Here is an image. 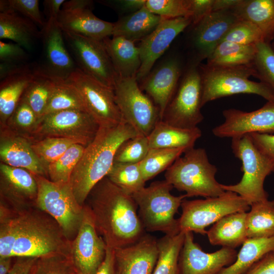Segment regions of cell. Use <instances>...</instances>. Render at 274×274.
<instances>
[{"label": "cell", "mask_w": 274, "mask_h": 274, "mask_svg": "<svg viewBox=\"0 0 274 274\" xmlns=\"http://www.w3.org/2000/svg\"><path fill=\"white\" fill-rule=\"evenodd\" d=\"M270 46H271L272 49L274 50V35H273V38L272 39L271 43L270 44Z\"/></svg>", "instance_id": "cell-61"}, {"label": "cell", "mask_w": 274, "mask_h": 274, "mask_svg": "<svg viewBox=\"0 0 274 274\" xmlns=\"http://www.w3.org/2000/svg\"><path fill=\"white\" fill-rule=\"evenodd\" d=\"M147 0H121L116 1H103V4L119 8L121 10L131 12H135L146 5Z\"/></svg>", "instance_id": "cell-56"}, {"label": "cell", "mask_w": 274, "mask_h": 274, "mask_svg": "<svg viewBox=\"0 0 274 274\" xmlns=\"http://www.w3.org/2000/svg\"><path fill=\"white\" fill-rule=\"evenodd\" d=\"M34 176L38 189L36 207L53 218L66 237L73 240L83 219L84 206L76 199L70 182L56 183L46 177Z\"/></svg>", "instance_id": "cell-8"}, {"label": "cell", "mask_w": 274, "mask_h": 274, "mask_svg": "<svg viewBox=\"0 0 274 274\" xmlns=\"http://www.w3.org/2000/svg\"><path fill=\"white\" fill-rule=\"evenodd\" d=\"M107 177L131 196L145 187L146 182L139 163L114 162Z\"/></svg>", "instance_id": "cell-38"}, {"label": "cell", "mask_w": 274, "mask_h": 274, "mask_svg": "<svg viewBox=\"0 0 274 274\" xmlns=\"http://www.w3.org/2000/svg\"><path fill=\"white\" fill-rule=\"evenodd\" d=\"M191 24L190 17L162 18L156 28L142 40L138 46L141 63L136 76L137 81H142L150 73L156 61L174 39Z\"/></svg>", "instance_id": "cell-19"}, {"label": "cell", "mask_w": 274, "mask_h": 274, "mask_svg": "<svg viewBox=\"0 0 274 274\" xmlns=\"http://www.w3.org/2000/svg\"><path fill=\"white\" fill-rule=\"evenodd\" d=\"M202 132L198 127L182 128L159 120L148 136L149 147L154 148H180L194 147Z\"/></svg>", "instance_id": "cell-29"}, {"label": "cell", "mask_w": 274, "mask_h": 274, "mask_svg": "<svg viewBox=\"0 0 274 274\" xmlns=\"http://www.w3.org/2000/svg\"><path fill=\"white\" fill-rule=\"evenodd\" d=\"M214 0H190L192 24L194 26L213 12Z\"/></svg>", "instance_id": "cell-52"}, {"label": "cell", "mask_w": 274, "mask_h": 274, "mask_svg": "<svg viewBox=\"0 0 274 274\" xmlns=\"http://www.w3.org/2000/svg\"><path fill=\"white\" fill-rule=\"evenodd\" d=\"M185 233L165 235L157 239L158 257L152 274H177Z\"/></svg>", "instance_id": "cell-37"}, {"label": "cell", "mask_w": 274, "mask_h": 274, "mask_svg": "<svg viewBox=\"0 0 274 274\" xmlns=\"http://www.w3.org/2000/svg\"><path fill=\"white\" fill-rule=\"evenodd\" d=\"M180 74L179 62L171 59L151 71L142 80L140 87L143 91H145L158 108L161 120L177 90Z\"/></svg>", "instance_id": "cell-23"}, {"label": "cell", "mask_w": 274, "mask_h": 274, "mask_svg": "<svg viewBox=\"0 0 274 274\" xmlns=\"http://www.w3.org/2000/svg\"><path fill=\"white\" fill-rule=\"evenodd\" d=\"M257 52L253 65L254 77L267 86L274 94V50L265 41L256 44Z\"/></svg>", "instance_id": "cell-43"}, {"label": "cell", "mask_w": 274, "mask_h": 274, "mask_svg": "<svg viewBox=\"0 0 274 274\" xmlns=\"http://www.w3.org/2000/svg\"><path fill=\"white\" fill-rule=\"evenodd\" d=\"M35 274H79L71 255H57L39 258Z\"/></svg>", "instance_id": "cell-48"}, {"label": "cell", "mask_w": 274, "mask_h": 274, "mask_svg": "<svg viewBox=\"0 0 274 274\" xmlns=\"http://www.w3.org/2000/svg\"><path fill=\"white\" fill-rule=\"evenodd\" d=\"M237 19L249 21L262 32L265 42L274 35V0H241L232 11Z\"/></svg>", "instance_id": "cell-30"}, {"label": "cell", "mask_w": 274, "mask_h": 274, "mask_svg": "<svg viewBox=\"0 0 274 274\" xmlns=\"http://www.w3.org/2000/svg\"><path fill=\"white\" fill-rule=\"evenodd\" d=\"M37 66L25 64L1 80L0 121L6 125L28 85L35 76Z\"/></svg>", "instance_id": "cell-26"}, {"label": "cell", "mask_w": 274, "mask_h": 274, "mask_svg": "<svg viewBox=\"0 0 274 274\" xmlns=\"http://www.w3.org/2000/svg\"><path fill=\"white\" fill-rule=\"evenodd\" d=\"M237 252L235 249L222 247L213 252H204L194 241L192 232H187L179 258V274H219L234 263Z\"/></svg>", "instance_id": "cell-16"}, {"label": "cell", "mask_w": 274, "mask_h": 274, "mask_svg": "<svg viewBox=\"0 0 274 274\" xmlns=\"http://www.w3.org/2000/svg\"><path fill=\"white\" fill-rule=\"evenodd\" d=\"M59 79L53 78L37 66L34 79L25 90L23 97L39 121L43 117L51 95Z\"/></svg>", "instance_id": "cell-35"}, {"label": "cell", "mask_w": 274, "mask_h": 274, "mask_svg": "<svg viewBox=\"0 0 274 274\" xmlns=\"http://www.w3.org/2000/svg\"><path fill=\"white\" fill-rule=\"evenodd\" d=\"M7 274H35L38 258L17 257Z\"/></svg>", "instance_id": "cell-53"}, {"label": "cell", "mask_w": 274, "mask_h": 274, "mask_svg": "<svg viewBox=\"0 0 274 274\" xmlns=\"http://www.w3.org/2000/svg\"><path fill=\"white\" fill-rule=\"evenodd\" d=\"M64 0H45L43 2L44 10L48 20H57Z\"/></svg>", "instance_id": "cell-57"}, {"label": "cell", "mask_w": 274, "mask_h": 274, "mask_svg": "<svg viewBox=\"0 0 274 274\" xmlns=\"http://www.w3.org/2000/svg\"><path fill=\"white\" fill-rule=\"evenodd\" d=\"M12 257H0V274H7L12 264Z\"/></svg>", "instance_id": "cell-60"}, {"label": "cell", "mask_w": 274, "mask_h": 274, "mask_svg": "<svg viewBox=\"0 0 274 274\" xmlns=\"http://www.w3.org/2000/svg\"><path fill=\"white\" fill-rule=\"evenodd\" d=\"M249 45L265 41L260 30L253 23L238 19L229 29L222 40Z\"/></svg>", "instance_id": "cell-46"}, {"label": "cell", "mask_w": 274, "mask_h": 274, "mask_svg": "<svg viewBox=\"0 0 274 274\" xmlns=\"http://www.w3.org/2000/svg\"><path fill=\"white\" fill-rule=\"evenodd\" d=\"M0 11L17 13L42 27L46 24L42 18L38 0H1Z\"/></svg>", "instance_id": "cell-49"}, {"label": "cell", "mask_w": 274, "mask_h": 274, "mask_svg": "<svg viewBox=\"0 0 274 274\" xmlns=\"http://www.w3.org/2000/svg\"><path fill=\"white\" fill-rule=\"evenodd\" d=\"M32 143L29 137L13 130L7 125H1V162L26 169L35 175L46 177L47 168L33 150Z\"/></svg>", "instance_id": "cell-21"}, {"label": "cell", "mask_w": 274, "mask_h": 274, "mask_svg": "<svg viewBox=\"0 0 274 274\" xmlns=\"http://www.w3.org/2000/svg\"><path fill=\"white\" fill-rule=\"evenodd\" d=\"M118 78H136L141 66L138 47L122 37L102 41Z\"/></svg>", "instance_id": "cell-27"}, {"label": "cell", "mask_w": 274, "mask_h": 274, "mask_svg": "<svg viewBox=\"0 0 274 274\" xmlns=\"http://www.w3.org/2000/svg\"><path fill=\"white\" fill-rule=\"evenodd\" d=\"M68 110L86 111L77 89L66 81L59 80L51 95L43 117L49 114Z\"/></svg>", "instance_id": "cell-40"}, {"label": "cell", "mask_w": 274, "mask_h": 274, "mask_svg": "<svg viewBox=\"0 0 274 274\" xmlns=\"http://www.w3.org/2000/svg\"><path fill=\"white\" fill-rule=\"evenodd\" d=\"M95 274H120L115 263L114 249L107 247L105 259Z\"/></svg>", "instance_id": "cell-55"}, {"label": "cell", "mask_w": 274, "mask_h": 274, "mask_svg": "<svg viewBox=\"0 0 274 274\" xmlns=\"http://www.w3.org/2000/svg\"><path fill=\"white\" fill-rule=\"evenodd\" d=\"M78 91L86 111L99 127L118 125L124 120L115 100L113 89L77 68L65 80Z\"/></svg>", "instance_id": "cell-11"}, {"label": "cell", "mask_w": 274, "mask_h": 274, "mask_svg": "<svg viewBox=\"0 0 274 274\" xmlns=\"http://www.w3.org/2000/svg\"><path fill=\"white\" fill-rule=\"evenodd\" d=\"M187 150L184 148L150 149L145 158L139 163L145 181L147 182L166 170Z\"/></svg>", "instance_id": "cell-39"}, {"label": "cell", "mask_w": 274, "mask_h": 274, "mask_svg": "<svg viewBox=\"0 0 274 274\" xmlns=\"http://www.w3.org/2000/svg\"><path fill=\"white\" fill-rule=\"evenodd\" d=\"M162 18L146 6L114 23L113 37H122L133 42L142 40L158 26Z\"/></svg>", "instance_id": "cell-31"}, {"label": "cell", "mask_w": 274, "mask_h": 274, "mask_svg": "<svg viewBox=\"0 0 274 274\" xmlns=\"http://www.w3.org/2000/svg\"><path fill=\"white\" fill-rule=\"evenodd\" d=\"M86 146L75 144L58 159L49 164L47 168V176L52 182H70L71 175L80 160Z\"/></svg>", "instance_id": "cell-41"}, {"label": "cell", "mask_w": 274, "mask_h": 274, "mask_svg": "<svg viewBox=\"0 0 274 274\" xmlns=\"http://www.w3.org/2000/svg\"><path fill=\"white\" fill-rule=\"evenodd\" d=\"M57 21L63 31L98 41L113 34L114 23L97 17L91 9L70 11L61 9Z\"/></svg>", "instance_id": "cell-25"}, {"label": "cell", "mask_w": 274, "mask_h": 274, "mask_svg": "<svg viewBox=\"0 0 274 274\" xmlns=\"http://www.w3.org/2000/svg\"><path fill=\"white\" fill-rule=\"evenodd\" d=\"M274 251V236L266 238H248L243 243L233 263L219 274H245L266 254Z\"/></svg>", "instance_id": "cell-33"}, {"label": "cell", "mask_w": 274, "mask_h": 274, "mask_svg": "<svg viewBox=\"0 0 274 274\" xmlns=\"http://www.w3.org/2000/svg\"><path fill=\"white\" fill-rule=\"evenodd\" d=\"M249 134L258 150L274 163V134L259 133Z\"/></svg>", "instance_id": "cell-51"}, {"label": "cell", "mask_w": 274, "mask_h": 274, "mask_svg": "<svg viewBox=\"0 0 274 274\" xmlns=\"http://www.w3.org/2000/svg\"><path fill=\"white\" fill-rule=\"evenodd\" d=\"M199 69L191 66L185 74L164 113L163 120L182 128H192L203 120Z\"/></svg>", "instance_id": "cell-12"}, {"label": "cell", "mask_w": 274, "mask_h": 274, "mask_svg": "<svg viewBox=\"0 0 274 274\" xmlns=\"http://www.w3.org/2000/svg\"><path fill=\"white\" fill-rule=\"evenodd\" d=\"M38 123L36 114L22 96L7 124H11L7 126L13 130L27 136L26 133H32Z\"/></svg>", "instance_id": "cell-47"}, {"label": "cell", "mask_w": 274, "mask_h": 274, "mask_svg": "<svg viewBox=\"0 0 274 274\" xmlns=\"http://www.w3.org/2000/svg\"><path fill=\"white\" fill-rule=\"evenodd\" d=\"M248 203L237 194L228 191L222 195L204 199H184L181 205L182 214L177 219L179 232H194L206 234V228L223 217L234 213L246 212Z\"/></svg>", "instance_id": "cell-9"}, {"label": "cell", "mask_w": 274, "mask_h": 274, "mask_svg": "<svg viewBox=\"0 0 274 274\" xmlns=\"http://www.w3.org/2000/svg\"><path fill=\"white\" fill-rule=\"evenodd\" d=\"M99 126L86 111L68 110L42 118L31 134L39 140L47 137L72 139L87 146L95 138Z\"/></svg>", "instance_id": "cell-14"}, {"label": "cell", "mask_w": 274, "mask_h": 274, "mask_svg": "<svg viewBox=\"0 0 274 274\" xmlns=\"http://www.w3.org/2000/svg\"><path fill=\"white\" fill-rule=\"evenodd\" d=\"M257 52L256 45H242L223 41L207 58L211 65L238 66L253 63Z\"/></svg>", "instance_id": "cell-34"}, {"label": "cell", "mask_w": 274, "mask_h": 274, "mask_svg": "<svg viewBox=\"0 0 274 274\" xmlns=\"http://www.w3.org/2000/svg\"><path fill=\"white\" fill-rule=\"evenodd\" d=\"M246 212L227 215L214 224L207 231L210 243L232 249L243 245L248 238L246 226Z\"/></svg>", "instance_id": "cell-28"}, {"label": "cell", "mask_w": 274, "mask_h": 274, "mask_svg": "<svg viewBox=\"0 0 274 274\" xmlns=\"http://www.w3.org/2000/svg\"><path fill=\"white\" fill-rule=\"evenodd\" d=\"M139 135L124 120L115 126L99 127L94 139L86 146L70 179L75 197L81 206L84 205L95 185L108 175L119 146Z\"/></svg>", "instance_id": "cell-3"}, {"label": "cell", "mask_w": 274, "mask_h": 274, "mask_svg": "<svg viewBox=\"0 0 274 274\" xmlns=\"http://www.w3.org/2000/svg\"><path fill=\"white\" fill-rule=\"evenodd\" d=\"M65 44L78 68L114 89L118 77L100 41L63 31Z\"/></svg>", "instance_id": "cell-13"}, {"label": "cell", "mask_w": 274, "mask_h": 274, "mask_svg": "<svg viewBox=\"0 0 274 274\" xmlns=\"http://www.w3.org/2000/svg\"><path fill=\"white\" fill-rule=\"evenodd\" d=\"M107 245L96 228L87 204L84 205L83 219L72 241L71 255L79 274H95L104 261Z\"/></svg>", "instance_id": "cell-15"}, {"label": "cell", "mask_w": 274, "mask_h": 274, "mask_svg": "<svg viewBox=\"0 0 274 274\" xmlns=\"http://www.w3.org/2000/svg\"><path fill=\"white\" fill-rule=\"evenodd\" d=\"M241 0H214L213 12L232 11Z\"/></svg>", "instance_id": "cell-59"}, {"label": "cell", "mask_w": 274, "mask_h": 274, "mask_svg": "<svg viewBox=\"0 0 274 274\" xmlns=\"http://www.w3.org/2000/svg\"><path fill=\"white\" fill-rule=\"evenodd\" d=\"M26 50L16 43H5L0 41L1 62L24 64L28 55Z\"/></svg>", "instance_id": "cell-50"}, {"label": "cell", "mask_w": 274, "mask_h": 274, "mask_svg": "<svg viewBox=\"0 0 274 274\" xmlns=\"http://www.w3.org/2000/svg\"><path fill=\"white\" fill-rule=\"evenodd\" d=\"M136 78H118L114 87L115 100L123 120L139 135L148 136L160 120L159 110L145 94Z\"/></svg>", "instance_id": "cell-10"}, {"label": "cell", "mask_w": 274, "mask_h": 274, "mask_svg": "<svg viewBox=\"0 0 274 274\" xmlns=\"http://www.w3.org/2000/svg\"><path fill=\"white\" fill-rule=\"evenodd\" d=\"M85 203L92 214L96 228L108 247L128 246L145 234V228L132 196L107 177L92 188Z\"/></svg>", "instance_id": "cell-2"}, {"label": "cell", "mask_w": 274, "mask_h": 274, "mask_svg": "<svg viewBox=\"0 0 274 274\" xmlns=\"http://www.w3.org/2000/svg\"><path fill=\"white\" fill-rule=\"evenodd\" d=\"M93 1L90 0H70L65 1L61 10L64 11H76L85 9H91Z\"/></svg>", "instance_id": "cell-58"}, {"label": "cell", "mask_w": 274, "mask_h": 274, "mask_svg": "<svg viewBox=\"0 0 274 274\" xmlns=\"http://www.w3.org/2000/svg\"><path fill=\"white\" fill-rule=\"evenodd\" d=\"M150 150L148 136L139 135L123 142L118 147L114 162L138 163Z\"/></svg>", "instance_id": "cell-44"}, {"label": "cell", "mask_w": 274, "mask_h": 274, "mask_svg": "<svg viewBox=\"0 0 274 274\" xmlns=\"http://www.w3.org/2000/svg\"><path fill=\"white\" fill-rule=\"evenodd\" d=\"M247 213L248 238H266L274 236V200L254 203Z\"/></svg>", "instance_id": "cell-36"}, {"label": "cell", "mask_w": 274, "mask_h": 274, "mask_svg": "<svg viewBox=\"0 0 274 274\" xmlns=\"http://www.w3.org/2000/svg\"><path fill=\"white\" fill-rule=\"evenodd\" d=\"M245 274H274V251L264 255Z\"/></svg>", "instance_id": "cell-54"}, {"label": "cell", "mask_w": 274, "mask_h": 274, "mask_svg": "<svg viewBox=\"0 0 274 274\" xmlns=\"http://www.w3.org/2000/svg\"><path fill=\"white\" fill-rule=\"evenodd\" d=\"M120 274H152L158 257L157 239L145 234L128 246L114 249Z\"/></svg>", "instance_id": "cell-22"}, {"label": "cell", "mask_w": 274, "mask_h": 274, "mask_svg": "<svg viewBox=\"0 0 274 274\" xmlns=\"http://www.w3.org/2000/svg\"><path fill=\"white\" fill-rule=\"evenodd\" d=\"M75 144L81 143L72 139L47 137L32 141V148L38 158L47 168L49 164L60 157Z\"/></svg>", "instance_id": "cell-42"}, {"label": "cell", "mask_w": 274, "mask_h": 274, "mask_svg": "<svg viewBox=\"0 0 274 274\" xmlns=\"http://www.w3.org/2000/svg\"><path fill=\"white\" fill-rule=\"evenodd\" d=\"M41 36V31L30 19L16 13H0L1 39L11 40L29 51Z\"/></svg>", "instance_id": "cell-32"}, {"label": "cell", "mask_w": 274, "mask_h": 274, "mask_svg": "<svg viewBox=\"0 0 274 274\" xmlns=\"http://www.w3.org/2000/svg\"><path fill=\"white\" fill-rule=\"evenodd\" d=\"M71 245L57 222L36 207L14 210L0 205V257L70 255Z\"/></svg>", "instance_id": "cell-1"}, {"label": "cell", "mask_w": 274, "mask_h": 274, "mask_svg": "<svg viewBox=\"0 0 274 274\" xmlns=\"http://www.w3.org/2000/svg\"><path fill=\"white\" fill-rule=\"evenodd\" d=\"M231 148L234 156L242 162L243 175L236 184H222L223 189L237 194L250 206L268 199L264 182L274 172V163L258 150L249 134L232 138Z\"/></svg>", "instance_id": "cell-7"}, {"label": "cell", "mask_w": 274, "mask_h": 274, "mask_svg": "<svg viewBox=\"0 0 274 274\" xmlns=\"http://www.w3.org/2000/svg\"><path fill=\"white\" fill-rule=\"evenodd\" d=\"M177 274H179V272Z\"/></svg>", "instance_id": "cell-62"}, {"label": "cell", "mask_w": 274, "mask_h": 274, "mask_svg": "<svg viewBox=\"0 0 274 274\" xmlns=\"http://www.w3.org/2000/svg\"><path fill=\"white\" fill-rule=\"evenodd\" d=\"M203 107L221 97L238 94H253L274 102V94L261 82L250 80L255 75L253 63L238 66L211 65L200 66Z\"/></svg>", "instance_id": "cell-5"}, {"label": "cell", "mask_w": 274, "mask_h": 274, "mask_svg": "<svg viewBox=\"0 0 274 274\" xmlns=\"http://www.w3.org/2000/svg\"><path fill=\"white\" fill-rule=\"evenodd\" d=\"M169 166L165 180L187 197L220 196L225 192L216 179L217 167L212 164L206 150L194 147L187 150Z\"/></svg>", "instance_id": "cell-4"}, {"label": "cell", "mask_w": 274, "mask_h": 274, "mask_svg": "<svg viewBox=\"0 0 274 274\" xmlns=\"http://www.w3.org/2000/svg\"><path fill=\"white\" fill-rule=\"evenodd\" d=\"M145 6L163 18L191 17L190 0H147Z\"/></svg>", "instance_id": "cell-45"}, {"label": "cell", "mask_w": 274, "mask_h": 274, "mask_svg": "<svg viewBox=\"0 0 274 274\" xmlns=\"http://www.w3.org/2000/svg\"><path fill=\"white\" fill-rule=\"evenodd\" d=\"M173 188L165 180L157 181L132 195L145 230L170 235L180 232L175 216L187 197L185 194L173 195L171 193Z\"/></svg>", "instance_id": "cell-6"}, {"label": "cell", "mask_w": 274, "mask_h": 274, "mask_svg": "<svg viewBox=\"0 0 274 274\" xmlns=\"http://www.w3.org/2000/svg\"><path fill=\"white\" fill-rule=\"evenodd\" d=\"M38 184L28 170L0 164L1 203L14 210L35 207Z\"/></svg>", "instance_id": "cell-18"}, {"label": "cell", "mask_w": 274, "mask_h": 274, "mask_svg": "<svg viewBox=\"0 0 274 274\" xmlns=\"http://www.w3.org/2000/svg\"><path fill=\"white\" fill-rule=\"evenodd\" d=\"M224 121L215 127L217 137L233 138L252 133H274V102L267 101L261 108L251 112L236 109L223 111Z\"/></svg>", "instance_id": "cell-17"}, {"label": "cell", "mask_w": 274, "mask_h": 274, "mask_svg": "<svg viewBox=\"0 0 274 274\" xmlns=\"http://www.w3.org/2000/svg\"><path fill=\"white\" fill-rule=\"evenodd\" d=\"M41 34L44 57L41 68L53 78L65 81L78 67L67 49L57 21L47 20Z\"/></svg>", "instance_id": "cell-20"}, {"label": "cell", "mask_w": 274, "mask_h": 274, "mask_svg": "<svg viewBox=\"0 0 274 274\" xmlns=\"http://www.w3.org/2000/svg\"><path fill=\"white\" fill-rule=\"evenodd\" d=\"M237 20L232 11H216L195 25L194 43L200 59L209 57Z\"/></svg>", "instance_id": "cell-24"}]
</instances>
